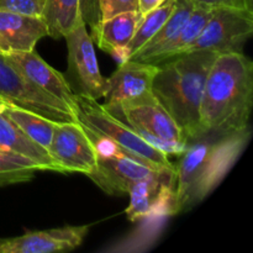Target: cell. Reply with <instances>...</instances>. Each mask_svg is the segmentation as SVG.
Here are the masks:
<instances>
[{
  "label": "cell",
  "mask_w": 253,
  "mask_h": 253,
  "mask_svg": "<svg viewBox=\"0 0 253 253\" xmlns=\"http://www.w3.org/2000/svg\"><path fill=\"white\" fill-rule=\"evenodd\" d=\"M251 137V131L203 136L193 141L174 165L170 215L190 210L224 180Z\"/></svg>",
  "instance_id": "cell-1"
},
{
  "label": "cell",
  "mask_w": 253,
  "mask_h": 253,
  "mask_svg": "<svg viewBox=\"0 0 253 253\" xmlns=\"http://www.w3.org/2000/svg\"><path fill=\"white\" fill-rule=\"evenodd\" d=\"M252 105V61L242 52L220 53L210 68L203 91V136L249 130Z\"/></svg>",
  "instance_id": "cell-2"
},
{
  "label": "cell",
  "mask_w": 253,
  "mask_h": 253,
  "mask_svg": "<svg viewBox=\"0 0 253 253\" xmlns=\"http://www.w3.org/2000/svg\"><path fill=\"white\" fill-rule=\"evenodd\" d=\"M220 53L192 51L158 64L152 93L175 121L188 142L203 137L200 105L208 74Z\"/></svg>",
  "instance_id": "cell-3"
},
{
  "label": "cell",
  "mask_w": 253,
  "mask_h": 253,
  "mask_svg": "<svg viewBox=\"0 0 253 253\" xmlns=\"http://www.w3.org/2000/svg\"><path fill=\"white\" fill-rule=\"evenodd\" d=\"M77 121L99 137L109 140L121 153L150 167L174 170L168 156L141 137L131 126L115 118L98 100L77 95Z\"/></svg>",
  "instance_id": "cell-4"
},
{
  "label": "cell",
  "mask_w": 253,
  "mask_h": 253,
  "mask_svg": "<svg viewBox=\"0 0 253 253\" xmlns=\"http://www.w3.org/2000/svg\"><path fill=\"white\" fill-rule=\"evenodd\" d=\"M105 110L131 126L150 145L167 156H179L189 145L179 126L153 94L136 103Z\"/></svg>",
  "instance_id": "cell-5"
},
{
  "label": "cell",
  "mask_w": 253,
  "mask_h": 253,
  "mask_svg": "<svg viewBox=\"0 0 253 253\" xmlns=\"http://www.w3.org/2000/svg\"><path fill=\"white\" fill-rule=\"evenodd\" d=\"M96 163L86 177L90 178L103 192L110 195L127 194L136 182L157 174L158 168L150 167L130 156L121 153L113 142L99 137L95 142Z\"/></svg>",
  "instance_id": "cell-6"
},
{
  "label": "cell",
  "mask_w": 253,
  "mask_h": 253,
  "mask_svg": "<svg viewBox=\"0 0 253 253\" xmlns=\"http://www.w3.org/2000/svg\"><path fill=\"white\" fill-rule=\"evenodd\" d=\"M0 98L57 123L77 121L66 104L32 84L5 53H0Z\"/></svg>",
  "instance_id": "cell-7"
},
{
  "label": "cell",
  "mask_w": 253,
  "mask_h": 253,
  "mask_svg": "<svg viewBox=\"0 0 253 253\" xmlns=\"http://www.w3.org/2000/svg\"><path fill=\"white\" fill-rule=\"evenodd\" d=\"M252 34L253 11L230 7H212L211 16L187 52H242V47Z\"/></svg>",
  "instance_id": "cell-8"
},
{
  "label": "cell",
  "mask_w": 253,
  "mask_h": 253,
  "mask_svg": "<svg viewBox=\"0 0 253 253\" xmlns=\"http://www.w3.org/2000/svg\"><path fill=\"white\" fill-rule=\"evenodd\" d=\"M68 48V71L66 77L76 95L99 100L105 91V78L99 69L98 58L86 25L82 24L66 36Z\"/></svg>",
  "instance_id": "cell-9"
},
{
  "label": "cell",
  "mask_w": 253,
  "mask_h": 253,
  "mask_svg": "<svg viewBox=\"0 0 253 253\" xmlns=\"http://www.w3.org/2000/svg\"><path fill=\"white\" fill-rule=\"evenodd\" d=\"M48 153L64 174L77 172L88 175L95 167L98 156L95 145L78 121L56 124Z\"/></svg>",
  "instance_id": "cell-10"
},
{
  "label": "cell",
  "mask_w": 253,
  "mask_h": 253,
  "mask_svg": "<svg viewBox=\"0 0 253 253\" xmlns=\"http://www.w3.org/2000/svg\"><path fill=\"white\" fill-rule=\"evenodd\" d=\"M158 71L157 64L126 59L105 79L104 109L140 101L152 95V83Z\"/></svg>",
  "instance_id": "cell-11"
},
{
  "label": "cell",
  "mask_w": 253,
  "mask_h": 253,
  "mask_svg": "<svg viewBox=\"0 0 253 253\" xmlns=\"http://www.w3.org/2000/svg\"><path fill=\"white\" fill-rule=\"evenodd\" d=\"M173 179L174 170H161L136 182L127 193L130 205L125 212L128 219L137 221L156 215H170Z\"/></svg>",
  "instance_id": "cell-12"
},
{
  "label": "cell",
  "mask_w": 253,
  "mask_h": 253,
  "mask_svg": "<svg viewBox=\"0 0 253 253\" xmlns=\"http://www.w3.org/2000/svg\"><path fill=\"white\" fill-rule=\"evenodd\" d=\"M89 226H63L26 232L22 236L0 239V253H52L73 251L83 244Z\"/></svg>",
  "instance_id": "cell-13"
},
{
  "label": "cell",
  "mask_w": 253,
  "mask_h": 253,
  "mask_svg": "<svg viewBox=\"0 0 253 253\" xmlns=\"http://www.w3.org/2000/svg\"><path fill=\"white\" fill-rule=\"evenodd\" d=\"M5 54L32 84L66 104L76 115L77 95L72 90L66 77L44 62L35 49L30 52H9Z\"/></svg>",
  "instance_id": "cell-14"
},
{
  "label": "cell",
  "mask_w": 253,
  "mask_h": 253,
  "mask_svg": "<svg viewBox=\"0 0 253 253\" xmlns=\"http://www.w3.org/2000/svg\"><path fill=\"white\" fill-rule=\"evenodd\" d=\"M42 19L48 36L59 40L79 25L91 27L100 20L98 0H46Z\"/></svg>",
  "instance_id": "cell-15"
},
{
  "label": "cell",
  "mask_w": 253,
  "mask_h": 253,
  "mask_svg": "<svg viewBox=\"0 0 253 253\" xmlns=\"http://www.w3.org/2000/svg\"><path fill=\"white\" fill-rule=\"evenodd\" d=\"M44 36H48V29L42 17L0 10L2 53L34 51L37 42Z\"/></svg>",
  "instance_id": "cell-16"
},
{
  "label": "cell",
  "mask_w": 253,
  "mask_h": 253,
  "mask_svg": "<svg viewBox=\"0 0 253 253\" xmlns=\"http://www.w3.org/2000/svg\"><path fill=\"white\" fill-rule=\"evenodd\" d=\"M141 19L142 14L140 11H127L99 20L90 27L91 40L99 48L115 57L119 62L126 61L127 46Z\"/></svg>",
  "instance_id": "cell-17"
},
{
  "label": "cell",
  "mask_w": 253,
  "mask_h": 253,
  "mask_svg": "<svg viewBox=\"0 0 253 253\" xmlns=\"http://www.w3.org/2000/svg\"><path fill=\"white\" fill-rule=\"evenodd\" d=\"M0 148L22 156L39 167L40 170L63 173L62 168L49 156L48 151L32 141L21 128L0 110Z\"/></svg>",
  "instance_id": "cell-18"
},
{
  "label": "cell",
  "mask_w": 253,
  "mask_h": 253,
  "mask_svg": "<svg viewBox=\"0 0 253 253\" xmlns=\"http://www.w3.org/2000/svg\"><path fill=\"white\" fill-rule=\"evenodd\" d=\"M195 6L194 0H177L175 7L167 21L163 24V26L158 30L157 34L145 44L141 47L138 51L131 54L127 59L137 62H148L151 61L153 56L162 48L165 44L172 41L175 36L180 32L182 27L187 24L192 15L193 9Z\"/></svg>",
  "instance_id": "cell-19"
},
{
  "label": "cell",
  "mask_w": 253,
  "mask_h": 253,
  "mask_svg": "<svg viewBox=\"0 0 253 253\" xmlns=\"http://www.w3.org/2000/svg\"><path fill=\"white\" fill-rule=\"evenodd\" d=\"M211 12L212 7L207 6V5L195 4L189 20H188L187 24L182 27L179 34H178L172 41H169L167 44H165V46L151 58V61L148 62V63L157 64L158 66V64L167 61V59L185 53V52L188 51V48L193 44V42L198 39V36H199V34L202 32V30L204 29L205 24H207V21L209 20V17L211 16Z\"/></svg>",
  "instance_id": "cell-20"
},
{
  "label": "cell",
  "mask_w": 253,
  "mask_h": 253,
  "mask_svg": "<svg viewBox=\"0 0 253 253\" xmlns=\"http://www.w3.org/2000/svg\"><path fill=\"white\" fill-rule=\"evenodd\" d=\"M0 110L7 118L11 119L21 128L22 132L26 133L32 141H35L41 147L48 151L57 121L49 120L44 116L14 105V104L9 103L1 98H0Z\"/></svg>",
  "instance_id": "cell-21"
},
{
  "label": "cell",
  "mask_w": 253,
  "mask_h": 253,
  "mask_svg": "<svg viewBox=\"0 0 253 253\" xmlns=\"http://www.w3.org/2000/svg\"><path fill=\"white\" fill-rule=\"evenodd\" d=\"M175 1L177 0H166L160 6L142 15V19L138 22L132 40L127 46V58L136 51H138L141 47L145 46L157 34L158 30L163 26V24L167 21L174 10Z\"/></svg>",
  "instance_id": "cell-22"
},
{
  "label": "cell",
  "mask_w": 253,
  "mask_h": 253,
  "mask_svg": "<svg viewBox=\"0 0 253 253\" xmlns=\"http://www.w3.org/2000/svg\"><path fill=\"white\" fill-rule=\"evenodd\" d=\"M37 170L39 167L30 160L0 148V187L30 182Z\"/></svg>",
  "instance_id": "cell-23"
},
{
  "label": "cell",
  "mask_w": 253,
  "mask_h": 253,
  "mask_svg": "<svg viewBox=\"0 0 253 253\" xmlns=\"http://www.w3.org/2000/svg\"><path fill=\"white\" fill-rule=\"evenodd\" d=\"M46 0H0V10L42 17Z\"/></svg>",
  "instance_id": "cell-24"
},
{
  "label": "cell",
  "mask_w": 253,
  "mask_h": 253,
  "mask_svg": "<svg viewBox=\"0 0 253 253\" xmlns=\"http://www.w3.org/2000/svg\"><path fill=\"white\" fill-rule=\"evenodd\" d=\"M100 20L127 11H138V0H98Z\"/></svg>",
  "instance_id": "cell-25"
},
{
  "label": "cell",
  "mask_w": 253,
  "mask_h": 253,
  "mask_svg": "<svg viewBox=\"0 0 253 253\" xmlns=\"http://www.w3.org/2000/svg\"><path fill=\"white\" fill-rule=\"evenodd\" d=\"M252 1L253 0H194L195 4L207 5L210 7H230L250 11H253Z\"/></svg>",
  "instance_id": "cell-26"
},
{
  "label": "cell",
  "mask_w": 253,
  "mask_h": 253,
  "mask_svg": "<svg viewBox=\"0 0 253 253\" xmlns=\"http://www.w3.org/2000/svg\"><path fill=\"white\" fill-rule=\"evenodd\" d=\"M165 1L166 0H138V11L145 15L146 12L156 9Z\"/></svg>",
  "instance_id": "cell-27"
},
{
  "label": "cell",
  "mask_w": 253,
  "mask_h": 253,
  "mask_svg": "<svg viewBox=\"0 0 253 253\" xmlns=\"http://www.w3.org/2000/svg\"><path fill=\"white\" fill-rule=\"evenodd\" d=\"M0 53H2V51H1V47H0Z\"/></svg>",
  "instance_id": "cell-28"
}]
</instances>
